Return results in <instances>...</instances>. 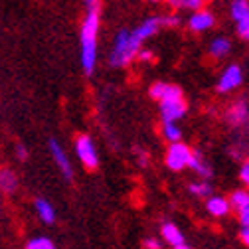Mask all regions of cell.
I'll return each instance as SVG.
<instances>
[{
    "instance_id": "1",
    "label": "cell",
    "mask_w": 249,
    "mask_h": 249,
    "mask_svg": "<svg viewBox=\"0 0 249 249\" xmlns=\"http://www.w3.org/2000/svg\"><path fill=\"white\" fill-rule=\"evenodd\" d=\"M101 28V6L85 8V16L79 28V64L83 75L91 77L97 70V46Z\"/></svg>"
},
{
    "instance_id": "2",
    "label": "cell",
    "mask_w": 249,
    "mask_h": 249,
    "mask_svg": "<svg viewBox=\"0 0 249 249\" xmlns=\"http://www.w3.org/2000/svg\"><path fill=\"white\" fill-rule=\"evenodd\" d=\"M142 40L135 34V30L129 28H121L115 40L113 48L109 52V66L111 68H127L129 64L137 59L139 52L142 50Z\"/></svg>"
},
{
    "instance_id": "3",
    "label": "cell",
    "mask_w": 249,
    "mask_h": 249,
    "mask_svg": "<svg viewBox=\"0 0 249 249\" xmlns=\"http://www.w3.org/2000/svg\"><path fill=\"white\" fill-rule=\"evenodd\" d=\"M194 148H190L186 142H170L164 154V164L172 170V172H182L184 168H190V160H192Z\"/></svg>"
},
{
    "instance_id": "4",
    "label": "cell",
    "mask_w": 249,
    "mask_h": 249,
    "mask_svg": "<svg viewBox=\"0 0 249 249\" xmlns=\"http://www.w3.org/2000/svg\"><path fill=\"white\" fill-rule=\"evenodd\" d=\"M75 154L79 162L87 170H97L99 168V152L95 148V142L89 135H77L75 139Z\"/></svg>"
},
{
    "instance_id": "5",
    "label": "cell",
    "mask_w": 249,
    "mask_h": 249,
    "mask_svg": "<svg viewBox=\"0 0 249 249\" xmlns=\"http://www.w3.org/2000/svg\"><path fill=\"white\" fill-rule=\"evenodd\" d=\"M48 150H50V157L53 159L55 166L59 168L61 176H64L68 182H71L73 180V164H71V160L68 157L66 148L61 146V142L57 139H50L48 141Z\"/></svg>"
},
{
    "instance_id": "6",
    "label": "cell",
    "mask_w": 249,
    "mask_h": 249,
    "mask_svg": "<svg viewBox=\"0 0 249 249\" xmlns=\"http://www.w3.org/2000/svg\"><path fill=\"white\" fill-rule=\"evenodd\" d=\"M241 83H243V70H241V66L230 64V66L220 73V79H217V83H215V89H217V93L226 95V93L235 91Z\"/></svg>"
},
{
    "instance_id": "7",
    "label": "cell",
    "mask_w": 249,
    "mask_h": 249,
    "mask_svg": "<svg viewBox=\"0 0 249 249\" xmlns=\"http://www.w3.org/2000/svg\"><path fill=\"white\" fill-rule=\"evenodd\" d=\"M226 121L233 129L249 131V103L245 99H237L235 103H231L226 111Z\"/></svg>"
},
{
    "instance_id": "8",
    "label": "cell",
    "mask_w": 249,
    "mask_h": 249,
    "mask_svg": "<svg viewBox=\"0 0 249 249\" xmlns=\"http://www.w3.org/2000/svg\"><path fill=\"white\" fill-rule=\"evenodd\" d=\"M159 113H160V121L162 123H178L180 119L186 117L188 113V103L182 99H168V101H160L159 103Z\"/></svg>"
},
{
    "instance_id": "9",
    "label": "cell",
    "mask_w": 249,
    "mask_h": 249,
    "mask_svg": "<svg viewBox=\"0 0 249 249\" xmlns=\"http://www.w3.org/2000/svg\"><path fill=\"white\" fill-rule=\"evenodd\" d=\"M148 95L154 99V101H168V99H182L184 97V91L174 85V83H168V81H157L152 83L150 89H148Z\"/></svg>"
},
{
    "instance_id": "10",
    "label": "cell",
    "mask_w": 249,
    "mask_h": 249,
    "mask_svg": "<svg viewBox=\"0 0 249 249\" xmlns=\"http://www.w3.org/2000/svg\"><path fill=\"white\" fill-rule=\"evenodd\" d=\"M188 28H190V32H196V34H202V32H208V30H212L215 26V16L213 12L210 10H196L190 14L188 18Z\"/></svg>"
},
{
    "instance_id": "11",
    "label": "cell",
    "mask_w": 249,
    "mask_h": 249,
    "mask_svg": "<svg viewBox=\"0 0 249 249\" xmlns=\"http://www.w3.org/2000/svg\"><path fill=\"white\" fill-rule=\"evenodd\" d=\"M206 212L213 217H226L230 212H231V204H230V198H224V196H208L206 198V204H204Z\"/></svg>"
},
{
    "instance_id": "12",
    "label": "cell",
    "mask_w": 249,
    "mask_h": 249,
    "mask_svg": "<svg viewBox=\"0 0 249 249\" xmlns=\"http://www.w3.org/2000/svg\"><path fill=\"white\" fill-rule=\"evenodd\" d=\"M190 168H192L200 178H204V180H210V178L213 176V168H212V164L208 162V159L202 154V150H198V148H194L192 160H190Z\"/></svg>"
},
{
    "instance_id": "13",
    "label": "cell",
    "mask_w": 249,
    "mask_h": 249,
    "mask_svg": "<svg viewBox=\"0 0 249 249\" xmlns=\"http://www.w3.org/2000/svg\"><path fill=\"white\" fill-rule=\"evenodd\" d=\"M230 52H231V42H230V38H226V36L213 38V40L210 42V46H208V55H210L212 59H224V57L230 55Z\"/></svg>"
},
{
    "instance_id": "14",
    "label": "cell",
    "mask_w": 249,
    "mask_h": 249,
    "mask_svg": "<svg viewBox=\"0 0 249 249\" xmlns=\"http://www.w3.org/2000/svg\"><path fill=\"white\" fill-rule=\"evenodd\" d=\"M20 186V180L12 168H0V190L2 194H14Z\"/></svg>"
},
{
    "instance_id": "15",
    "label": "cell",
    "mask_w": 249,
    "mask_h": 249,
    "mask_svg": "<svg viewBox=\"0 0 249 249\" xmlns=\"http://www.w3.org/2000/svg\"><path fill=\"white\" fill-rule=\"evenodd\" d=\"M160 235H162V239H164L170 247L184 243V233H182L180 228H178L176 224H172V222H164V224L160 226Z\"/></svg>"
},
{
    "instance_id": "16",
    "label": "cell",
    "mask_w": 249,
    "mask_h": 249,
    "mask_svg": "<svg viewBox=\"0 0 249 249\" xmlns=\"http://www.w3.org/2000/svg\"><path fill=\"white\" fill-rule=\"evenodd\" d=\"M34 210H36L38 217H40L44 224L52 226V224L55 222V208H53L48 200H44V198H36V200H34Z\"/></svg>"
},
{
    "instance_id": "17",
    "label": "cell",
    "mask_w": 249,
    "mask_h": 249,
    "mask_svg": "<svg viewBox=\"0 0 249 249\" xmlns=\"http://www.w3.org/2000/svg\"><path fill=\"white\" fill-rule=\"evenodd\" d=\"M230 16L237 24L249 16V0H231L230 4Z\"/></svg>"
},
{
    "instance_id": "18",
    "label": "cell",
    "mask_w": 249,
    "mask_h": 249,
    "mask_svg": "<svg viewBox=\"0 0 249 249\" xmlns=\"http://www.w3.org/2000/svg\"><path fill=\"white\" fill-rule=\"evenodd\" d=\"M168 6L172 10H190V12H196V10H202L206 0H166Z\"/></svg>"
},
{
    "instance_id": "19",
    "label": "cell",
    "mask_w": 249,
    "mask_h": 249,
    "mask_svg": "<svg viewBox=\"0 0 249 249\" xmlns=\"http://www.w3.org/2000/svg\"><path fill=\"white\" fill-rule=\"evenodd\" d=\"M188 192L192 194V196H198V198H208V196H212V192H213V188H212V184H210V180H200V182H190L188 184Z\"/></svg>"
},
{
    "instance_id": "20",
    "label": "cell",
    "mask_w": 249,
    "mask_h": 249,
    "mask_svg": "<svg viewBox=\"0 0 249 249\" xmlns=\"http://www.w3.org/2000/svg\"><path fill=\"white\" fill-rule=\"evenodd\" d=\"M160 133H162L164 141H168V142H180L182 141V129L178 127V123H162Z\"/></svg>"
},
{
    "instance_id": "21",
    "label": "cell",
    "mask_w": 249,
    "mask_h": 249,
    "mask_svg": "<svg viewBox=\"0 0 249 249\" xmlns=\"http://www.w3.org/2000/svg\"><path fill=\"white\" fill-rule=\"evenodd\" d=\"M230 204H231V210L235 212L249 208V190H233L230 194Z\"/></svg>"
},
{
    "instance_id": "22",
    "label": "cell",
    "mask_w": 249,
    "mask_h": 249,
    "mask_svg": "<svg viewBox=\"0 0 249 249\" xmlns=\"http://www.w3.org/2000/svg\"><path fill=\"white\" fill-rule=\"evenodd\" d=\"M26 249H55V243L46 235H38L26 243Z\"/></svg>"
},
{
    "instance_id": "23",
    "label": "cell",
    "mask_w": 249,
    "mask_h": 249,
    "mask_svg": "<svg viewBox=\"0 0 249 249\" xmlns=\"http://www.w3.org/2000/svg\"><path fill=\"white\" fill-rule=\"evenodd\" d=\"M235 32H237V36H239L241 40L249 42V16H247L245 20H241V22L235 24Z\"/></svg>"
},
{
    "instance_id": "24",
    "label": "cell",
    "mask_w": 249,
    "mask_h": 249,
    "mask_svg": "<svg viewBox=\"0 0 249 249\" xmlns=\"http://www.w3.org/2000/svg\"><path fill=\"white\" fill-rule=\"evenodd\" d=\"M162 24H164V28H178L182 24V20L178 14H162Z\"/></svg>"
},
{
    "instance_id": "25",
    "label": "cell",
    "mask_w": 249,
    "mask_h": 249,
    "mask_svg": "<svg viewBox=\"0 0 249 249\" xmlns=\"http://www.w3.org/2000/svg\"><path fill=\"white\" fill-rule=\"evenodd\" d=\"M239 180L245 188L249 190V160H243V164L239 166Z\"/></svg>"
},
{
    "instance_id": "26",
    "label": "cell",
    "mask_w": 249,
    "mask_h": 249,
    "mask_svg": "<svg viewBox=\"0 0 249 249\" xmlns=\"http://www.w3.org/2000/svg\"><path fill=\"white\" fill-rule=\"evenodd\" d=\"M137 59L141 61V64H152V61H154V53H152L148 48H142V50L139 52Z\"/></svg>"
},
{
    "instance_id": "27",
    "label": "cell",
    "mask_w": 249,
    "mask_h": 249,
    "mask_svg": "<svg viewBox=\"0 0 249 249\" xmlns=\"http://www.w3.org/2000/svg\"><path fill=\"white\" fill-rule=\"evenodd\" d=\"M14 152H16L18 160H22V162H26V160H28V157H30L28 148H26V146H24L22 142H16V146H14Z\"/></svg>"
},
{
    "instance_id": "28",
    "label": "cell",
    "mask_w": 249,
    "mask_h": 249,
    "mask_svg": "<svg viewBox=\"0 0 249 249\" xmlns=\"http://www.w3.org/2000/svg\"><path fill=\"white\" fill-rule=\"evenodd\" d=\"M237 222L241 228H249V208H243L237 212Z\"/></svg>"
},
{
    "instance_id": "29",
    "label": "cell",
    "mask_w": 249,
    "mask_h": 249,
    "mask_svg": "<svg viewBox=\"0 0 249 249\" xmlns=\"http://www.w3.org/2000/svg\"><path fill=\"white\" fill-rule=\"evenodd\" d=\"M142 245H144V249H162V241L157 237H146Z\"/></svg>"
},
{
    "instance_id": "30",
    "label": "cell",
    "mask_w": 249,
    "mask_h": 249,
    "mask_svg": "<svg viewBox=\"0 0 249 249\" xmlns=\"http://www.w3.org/2000/svg\"><path fill=\"white\" fill-rule=\"evenodd\" d=\"M239 239L245 247H249V228H241L239 230Z\"/></svg>"
},
{
    "instance_id": "31",
    "label": "cell",
    "mask_w": 249,
    "mask_h": 249,
    "mask_svg": "<svg viewBox=\"0 0 249 249\" xmlns=\"http://www.w3.org/2000/svg\"><path fill=\"white\" fill-rule=\"evenodd\" d=\"M85 8H93V6H101V0H83Z\"/></svg>"
},
{
    "instance_id": "32",
    "label": "cell",
    "mask_w": 249,
    "mask_h": 249,
    "mask_svg": "<svg viewBox=\"0 0 249 249\" xmlns=\"http://www.w3.org/2000/svg\"><path fill=\"white\" fill-rule=\"evenodd\" d=\"M172 249H192V247H190L188 243H186V241H184V243H180V245H174Z\"/></svg>"
},
{
    "instance_id": "33",
    "label": "cell",
    "mask_w": 249,
    "mask_h": 249,
    "mask_svg": "<svg viewBox=\"0 0 249 249\" xmlns=\"http://www.w3.org/2000/svg\"><path fill=\"white\" fill-rule=\"evenodd\" d=\"M0 215H2V190H0Z\"/></svg>"
},
{
    "instance_id": "34",
    "label": "cell",
    "mask_w": 249,
    "mask_h": 249,
    "mask_svg": "<svg viewBox=\"0 0 249 249\" xmlns=\"http://www.w3.org/2000/svg\"><path fill=\"white\" fill-rule=\"evenodd\" d=\"M148 2H164V0H148Z\"/></svg>"
}]
</instances>
